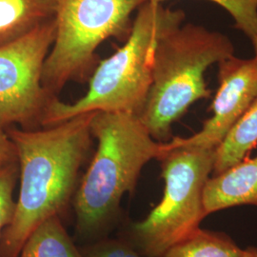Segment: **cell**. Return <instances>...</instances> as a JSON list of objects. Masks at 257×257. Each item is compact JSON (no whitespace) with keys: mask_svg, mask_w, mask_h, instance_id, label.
<instances>
[{"mask_svg":"<svg viewBox=\"0 0 257 257\" xmlns=\"http://www.w3.org/2000/svg\"><path fill=\"white\" fill-rule=\"evenodd\" d=\"M18 162V155L15 144L6 132L0 128V168Z\"/></svg>","mask_w":257,"mask_h":257,"instance_id":"cell-17","label":"cell"},{"mask_svg":"<svg viewBox=\"0 0 257 257\" xmlns=\"http://www.w3.org/2000/svg\"><path fill=\"white\" fill-rule=\"evenodd\" d=\"M239 257H257L256 247H248L241 249Z\"/></svg>","mask_w":257,"mask_h":257,"instance_id":"cell-18","label":"cell"},{"mask_svg":"<svg viewBox=\"0 0 257 257\" xmlns=\"http://www.w3.org/2000/svg\"><path fill=\"white\" fill-rule=\"evenodd\" d=\"M234 55V46L224 34L195 24H182L161 37L152 63V84L138 118L152 138L170 141L174 123L211 91L205 73L211 65Z\"/></svg>","mask_w":257,"mask_h":257,"instance_id":"cell-4","label":"cell"},{"mask_svg":"<svg viewBox=\"0 0 257 257\" xmlns=\"http://www.w3.org/2000/svg\"><path fill=\"white\" fill-rule=\"evenodd\" d=\"M256 97L257 57L244 59L232 55L218 63V89L211 103L212 115L193 136L173 138L184 145L216 150Z\"/></svg>","mask_w":257,"mask_h":257,"instance_id":"cell-8","label":"cell"},{"mask_svg":"<svg viewBox=\"0 0 257 257\" xmlns=\"http://www.w3.org/2000/svg\"><path fill=\"white\" fill-rule=\"evenodd\" d=\"M55 18L0 46V128H42L55 96L42 85V71L55 41Z\"/></svg>","mask_w":257,"mask_h":257,"instance_id":"cell-7","label":"cell"},{"mask_svg":"<svg viewBox=\"0 0 257 257\" xmlns=\"http://www.w3.org/2000/svg\"><path fill=\"white\" fill-rule=\"evenodd\" d=\"M19 257H83L59 216L40 224L28 237Z\"/></svg>","mask_w":257,"mask_h":257,"instance_id":"cell-12","label":"cell"},{"mask_svg":"<svg viewBox=\"0 0 257 257\" xmlns=\"http://www.w3.org/2000/svg\"><path fill=\"white\" fill-rule=\"evenodd\" d=\"M55 0H0V46L55 18Z\"/></svg>","mask_w":257,"mask_h":257,"instance_id":"cell-10","label":"cell"},{"mask_svg":"<svg viewBox=\"0 0 257 257\" xmlns=\"http://www.w3.org/2000/svg\"><path fill=\"white\" fill-rule=\"evenodd\" d=\"M149 0H55L56 34L42 71V85L57 97L65 85L90 78L96 51L110 37H128L132 15Z\"/></svg>","mask_w":257,"mask_h":257,"instance_id":"cell-6","label":"cell"},{"mask_svg":"<svg viewBox=\"0 0 257 257\" xmlns=\"http://www.w3.org/2000/svg\"><path fill=\"white\" fill-rule=\"evenodd\" d=\"M241 249L227 233L199 228L160 257H239Z\"/></svg>","mask_w":257,"mask_h":257,"instance_id":"cell-13","label":"cell"},{"mask_svg":"<svg viewBox=\"0 0 257 257\" xmlns=\"http://www.w3.org/2000/svg\"><path fill=\"white\" fill-rule=\"evenodd\" d=\"M93 113L37 130H5L17 150L20 190L14 218L0 236V257H19L31 233L70 202L92 145Z\"/></svg>","mask_w":257,"mask_h":257,"instance_id":"cell-1","label":"cell"},{"mask_svg":"<svg viewBox=\"0 0 257 257\" xmlns=\"http://www.w3.org/2000/svg\"><path fill=\"white\" fill-rule=\"evenodd\" d=\"M91 134L97 148L74 193L80 234L101 231L115 216L123 196L133 193L143 168L158 158L162 144L149 134L138 115L94 111Z\"/></svg>","mask_w":257,"mask_h":257,"instance_id":"cell-2","label":"cell"},{"mask_svg":"<svg viewBox=\"0 0 257 257\" xmlns=\"http://www.w3.org/2000/svg\"><path fill=\"white\" fill-rule=\"evenodd\" d=\"M203 203L207 216L237 206L257 207V156L246 157L210 177L204 188Z\"/></svg>","mask_w":257,"mask_h":257,"instance_id":"cell-9","label":"cell"},{"mask_svg":"<svg viewBox=\"0 0 257 257\" xmlns=\"http://www.w3.org/2000/svg\"><path fill=\"white\" fill-rule=\"evenodd\" d=\"M19 179L18 162L0 168V236L13 220L17 201L14 192Z\"/></svg>","mask_w":257,"mask_h":257,"instance_id":"cell-15","label":"cell"},{"mask_svg":"<svg viewBox=\"0 0 257 257\" xmlns=\"http://www.w3.org/2000/svg\"><path fill=\"white\" fill-rule=\"evenodd\" d=\"M215 150L184 145L174 138L162 144L157 160L164 191L143 220L131 226L134 247L148 257H160L200 228L207 217L203 193L213 171Z\"/></svg>","mask_w":257,"mask_h":257,"instance_id":"cell-5","label":"cell"},{"mask_svg":"<svg viewBox=\"0 0 257 257\" xmlns=\"http://www.w3.org/2000/svg\"><path fill=\"white\" fill-rule=\"evenodd\" d=\"M253 48H254V52H255V57H257V44Z\"/></svg>","mask_w":257,"mask_h":257,"instance_id":"cell-19","label":"cell"},{"mask_svg":"<svg viewBox=\"0 0 257 257\" xmlns=\"http://www.w3.org/2000/svg\"><path fill=\"white\" fill-rule=\"evenodd\" d=\"M182 10L147 1L138 10L126 42L96 65L87 92L72 103L55 98L48 107L42 128L92 111L138 115L152 84L153 55L158 40L183 24Z\"/></svg>","mask_w":257,"mask_h":257,"instance_id":"cell-3","label":"cell"},{"mask_svg":"<svg viewBox=\"0 0 257 257\" xmlns=\"http://www.w3.org/2000/svg\"><path fill=\"white\" fill-rule=\"evenodd\" d=\"M83 257H148L130 244L119 240H103L88 247Z\"/></svg>","mask_w":257,"mask_h":257,"instance_id":"cell-16","label":"cell"},{"mask_svg":"<svg viewBox=\"0 0 257 257\" xmlns=\"http://www.w3.org/2000/svg\"><path fill=\"white\" fill-rule=\"evenodd\" d=\"M162 3L165 0H149ZM228 12L235 27L243 32L252 46L257 44V0H208Z\"/></svg>","mask_w":257,"mask_h":257,"instance_id":"cell-14","label":"cell"},{"mask_svg":"<svg viewBox=\"0 0 257 257\" xmlns=\"http://www.w3.org/2000/svg\"><path fill=\"white\" fill-rule=\"evenodd\" d=\"M257 146V97L215 150L212 175L237 164Z\"/></svg>","mask_w":257,"mask_h":257,"instance_id":"cell-11","label":"cell"}]
</instances>
